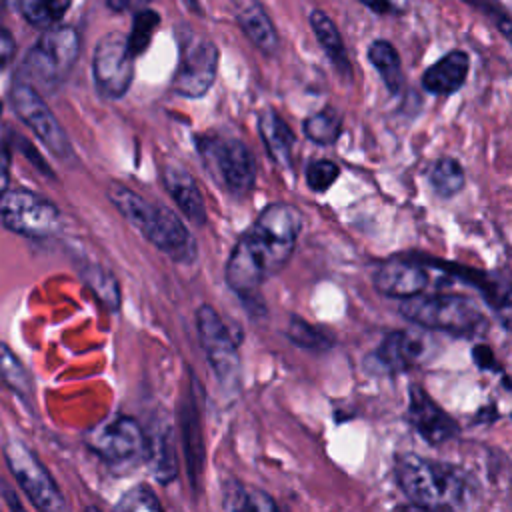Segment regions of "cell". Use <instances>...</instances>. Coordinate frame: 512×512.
Returning <instances> with one entry per match:
<instances>
[{"instance_id": "cell-5", "label": "cell", "mask_w": 512, "mask_h": 512, "mask_svg": "<svg viewBox=\"0 0 512 512\" xmlns=\"http://www.w3.org/2000/svg\"><path fill=\"white\" fill-rule=\"evenodd\" d=\"M176 38L180 56L172 78V90L184 98H200L216 80L220 58L218 46L186 24L178 26Z\"/></svg>"}, {"instance_id": "cell-4", "label": "cell", "mask_w": 512, "mask_h": 512, "mask_svg": "<svg viewBox=\"0 0 512 512\" xmlns=\"http://www.w3.org/2000/svg\"><path fill=\"white\" fill-rule=\"evenodd\" d=\"M398 310L406 320L422 328L454 336H470L486 328L484 312L470 296L464 294H416L402 298Z\"/></svg>"}, {"instance_id": "cell-40", "label": "cell", "mask_w": 512, "mask_h": 512, "mask_svg": "<svg viewBox=\"0 0 512 512\" xmlns=\"http://www.w3.org/2000/svg\"><path fill=\"white\" fill-rule=\"evenodd\" d=\"M2 110H4V104H2V100H0V116H2Z\"/></svg>"}, {"instance_id": "cell-19", "label": "cell", "mask_w": 512, "mask_h": 512, "mask_svg": "<svg viewBox=\"0 0 512 512\" xmlns=\"http://www.w3.org/2000/svg\"><path fill=\"white\" fill-rule=\"evenodd\" d=\"M470 70V58L464 50H452L444 54L438 62L426 68L422 74V86L426 92L436 96H448L458 92Z\"/></svg>"}, {"instance_id": "cell-9", "label": "cell", "mask_w": 512, "mask_h": 512, "mask_svg": "<svg viewBox=\"0 0 512 512\" xmlns=\"http://www.w3.org/2000/svg\"><path fill=\"white\" fill-rule=\"evenodd\" d=\"M196 328L218 384L228 396H236L240 390V358L224 320L210 304H202L196 308Z\"/></svg>"}, {"instance_id": "cell-8", "label": "cell", "mask_w": 512, "mask_h": 512, "mask_svg": "<svg viewBox=\"0 0 512 512\" xmlns=\"http://www.w3.org/2000/svg\"><path fill=\"white\" fill-rule=\"evenodd\" d=\"M2 452L8 470L12 472L14 480L24 490L32 506L46 512H60L66 508V500L58 484L28 444L18 438H8Z\"/></svg>"}, {"instance_id": "cell-21", "label": "cell", "mask_w": 512, "mask_h": 512, "mask_svg": "<svg viewBox=\"0 0 512 512\" xmlns=\"http://www.w3.org/2000/svg\"><path fill=\"white\" fill-rule=\"evenodd\" d=\"M258 132L266 146L270 158L282 166H292V148H294V134L290 126L280 118V114L272 108H266L258 114Z\"/></svg>"}, {"instance_id": "cell-36", "label": "cell", "mask_w": 512, "mask_h": 512, "mask_svg": "<svg viewBox=\"0 0 512 512\" xmlns=\"http://www.w3.org/2000/svg\"><path fill=\"white\" fill-rule=\"evenodd\" d=\"M376 14H402L408 10L410 0H358Z\"/></svg>"}, {"instance_id": "cell-7", "label": "cell", "mask_w": 512, "mask_h": 512, "mask_svg": "<svg viewBox=\"0 0 512 512\" xmlns=\"http://www.w3.org/2000/svg\"><path fill=\"white\" fill-rule=\"evenodd\" d=\"M198 152L204 166L234 196H244L254 188L256 162L242 140L226 136H198Z\"/></svg>"}, {"instance_id": "cell-13", "label": "cell", "mask_w": 512, "mask_h": 512, "mask_svg": "<svg viewBox=\"0 0 512 512\" xmlns=\"http://www.w3.org/2000/svg\"><path fill=\"white\" fill-rule=\"evenodd\" d=\"M10 106L56 158L66 160L72 156L68 134L32 84L16 80L10 88Z\"/></svg>"}, {"instance_id": "cell-22", "label": "cell", "mask_w": 512, "mask_h": 512, "mask_svg": "<svg viewBox=\"0 0 512 512\" xmlns=\"http://www.w3.org/2000/svg\"><path fill=\"white\" fill-rule=\"evenodd\" d=\"M308 22H310V28L318 40V44L322 46V50L326 52V56L330 58L332 66L336 68V72L342 76V78H350L352 76V64H350V58H348V50L344 46V40H342V34L340 30L336 28L334 20L320 8H314L308 16Z\"/></svg>"}, {"instance_id": "cell-37", "label": "cell", "mask_w": 512, "mask_h": 512, "mask_svg": "<svg viewBox=\"0 0 512 512\" xmlns=\"http://www.w3.org/2000/svg\"><path fill=\"white\" fill-rule=\"evenodd\" d=\"M14 54H16V42L12 34L0 26V70L10 64Z\"/></svg>"}, {"instance_id": "cell-34", "label": "cell", "mask_w": 512, "mask_h": 512, "mask_svg": "<svg viewBox=\"0 0 512 512\" xmlns=\"http://www.w3.org/2000/svg\"><path fill=\"white\" fill-rule=\"evenodd\" d=\"M286 334H288V338H290L296 346H300V348L318 350V348H326V346L330 344V342L326 340V336H324L320 330L312 328L310 324H306L304 320H300V318H296V316H292Z\"/></svg>"}, {"instance_id": "cell-31", "label": "cell", "mask_w": 512, "mask_h": 512, "mask_svg": "<svg viewBox=\"0 0 512 512\" xmlns=\"http://www.w3.org/2000/svg\"><path fill=\"white\" fill-rule=\"evenodd\" d=\"M196 410L192 406V410L188 414H184V424H182V434H184V446H186V458H188V466H190V476L194 478V482L200 476L202 470V460H204V448H202V434H200V426H198V418H196Z\"/></svg>"}, {"instance_id": "cell-29", "label": "cell", "mask_w": 512, "mask_h": 512, "mask_svg": "<svg viewBox=\"0 0 512 512\" xmlns=\"http://www.w3.org/2000/svg\"><path fill=\"white\" fill-rule=\"evenodd\" d=\"M72 0H18L20 14L36 28H50L62 20Z\"/></svg>"}, {"instance_id": "cell-3", "label": "cell", "mask_w": 512, "mask_h": 512, "mask_svg": "<svg viewBox=\"0 0 512 512\" xmlns=\"http://www.w3.org/2000/svg\"><path fill=\"white\" fill-rule=\"evenodd\" d=\"M400 490L418 508H462L470 498L466 474L450 464L406 452L396 458Z\"/></svg>"}, {"instance_id": "cell-35", "label": "cell", "mask_w": 512, "mask_h": 512, "mask_svg": "<svg viewBox=\"0 0 512 512\" xmlns=\"http://www.w3.org/2000/svg\"><path fill=\"white\" fill-rule=\"evenodd\" d=\"M462 2L470 4L474 10L488 16L494 22V26L502 32V36L510 38L512 20H510V14H508V10L504 8V4L500 0H462Z\"/></svg>"}, {"instance_id": "cell-25", "label": "cell", "mask_w": 512, "mask_h": 512, "mask_svg": "<svg viewBox=\"0 0 512 512\" xmlns=\"http://www.w3.org/2000/svg\"><path fill=\"white\" fill-rule=\"evenodd\" d=\"M0 378L20 398L24 400L32 398V392H34L32 376L26 370V366L20 362V358L12 352V348L4 342H0Z\"/></svg>"}, {"instance_id": "cell-18", "label": "cell", "mask_w": 512, "mask_h": 512, "mask_svg": "<svg viewBox=\"0 0 512 512\" xmlns=\"http://www.w3.org/2000/svg\"><path fill=\"white\" fill-rule=\"evenodd\" d=\"M234 16L244 36L260 52H264L266 56H274L280 50L278 30L258 0H236Z\"/></svg>"}, {"instance_id": "cell-2", "label": "cell", "mask_w": 512, "mask_h": 512, "mask_svg": "<svg viewBox=\"0 0 512 512\" xmlns=\"http://www.w3.org/2000/svg\"><path fill=\"white\" fill-rule=\"evenodd\" d=\"M106 194L116 210L166 256L182 264L196 258V240L170 208L150 204L120 182H110Z\"/></svg>"}, {"instance_id": "cell-12", "label": "cell", "mask_w": 512, "mask_h": 512, "mask_svg": "<svg viewBox=\"0 0 512 512\" xmlns=\"http://www.w3.org/2000/svg\"><path fill=\"white\" fill-rule=\"evenodd\" d=\"M86 444L108 464H132L144 460L146 434L136 418L114 414L86 432Z\"/></svg>"}, {"instance_id": "cell-14", "label": "cell", "mask_w": 512, "mask_h": 512, "mask_svg": "<svg viewBox=\"0 0 512 512\" xmlns=\"http://www.w3.org/2000/svg\"><path fill=\"white\" fill-rule=\"evenodd\" d=\"M408 422L432 446L456 436L458 424L420 386L410 388Z\"/></svg>"}, {"instance_id": "cell-32", "label": "cell", "mask_w": 512, "mask_h": 512, "mask_svg": "<svg viewBox=\"0 0 512 512\" xmlns=\"http://www.w3.org/2000/svg\"><path fill=\"white\" fill-rule=\"evenodd\" d=\"M116 510H128V512H158L160 500L152 492L150 486L146 484H136L134 488L126 490L120 500L114 506Z\"/></svg>"}, {"instance_id": "cell-27", "label": "cell", "mask_w": 512, "mask_h": 512, "mask_svg": "<svg viewBox=\"0 0 512 512\" xmlns=\"http://www.w3.org/2000/svg\"><path fill=\"white\" fill-rule=\"evenodd\" d=\"M84 284L94 292V296L110 310L120 308V288L112 272L104 270L98 264H86L80 268Z\"/></svg>"}, {"instance_id": "cell-39", "label": "cell", "mask_w": 512, "mask_h": 512, "mask_svg": "<svg viewBox=\"0 0 512 512\" xmlns=\"http://www.w3.org/2000/svg\"><path fill=\"white\" fill-rule=\"evenodd\" d=\"M186 2V6H188V10H192V12H196L198 16H204V10H202V6H200V2L198 0H184Z\"/></svg>"}, {"instance_id": "cell-33", "label": "cell", "mask_w": 512, "mask_h": 512, "mask_svg": "<svg viewBox=\"0 0 512 512\" xmlns=\"http://www.w3.org/2000/svg\"><path fill=\"white\" fill-rule=\"evenodd\" d=\"M338 172H340L338 164L328 160V158L312 160L306 166V184L314 192H326L336 182Z\"/></svg>"}, {"instance_id": "cell-38", "label": "cell", "mask_w": 512, "mask_h": 512, "mask_svg": "<svg viewBox=\"0 0 512 512\" xmlns=\"http://www.w3.org/2000/svg\"><path fill=\"white\" fill-rule=\"evenodd\" d=\"M8 182H10V160H8V154L0 148V196L8 190Z\"/></svg>"}, {"instance_id": "cell-1", "label": "cell", "mask_w": 512, "mask_h": 512, "mask_svg": "<svg viewBox=\"0 0 512 512\" xmlns=\"http://www.w3.org/2000/svg\"><path fill=\"white\" fill-rule=\"evenodd\" d=\"M304 218L286 202L266 206L234 244L224 274L228 286L246 294L282 272L296 248Z\"/></svg>"}, {"instance_id": "cell-11", "label": "cell", "mask_w": 512, "mask_h": 512, "mask_svg": "<svg viewBox=\"0 0 512 512\" xmlns=\"http://www.w3.org/2000/svg\"><path fill=\"white\" fill-rule=\"evenodd\" d=\"M136 56L128 48L126 34H104L92 54V78L98 94L106 100H120L132 86Z\"/></svg>"}, {"instance_id": "cell-24", "label": "cell", "mask_w": 512, "mask_h": 512, "mask_svg": "<svg viewBox=\"0 0 512 512\" xmlns=\"http://www.w3.org/2000/svg\"><path fill=\"white\" fill-rule=\"evenodd\" d=\"M226 510H276V502L258 488H248L238 480H228L222 490Z\"/></svg>"}, {"instance_id": "cell-15", "label": "cell", "mask_w": 512, "mask_h": 512, "mask_svg": "<svg viewBox=\"0 0 512 512\" xmlns=\"http://www.w3.org/2000/svg\"><path fill=\"white\" fill-rule=\"evenodd\" d=\"M430 282L424 266L408 258H390L374 274V286L388 298H410L420 294Z\"/></svg>"}, {"instance_id": "cell-17", "label": "cell", "mask_w": 512, "mask_h": 512, "mask_svg": "<svg viewBox=\"0 0 512 512\" xmlns=\"http://www.w3.org/2000/svg\"><path fill=\"white\" fill-rule=\"evenodd\" d=\"M146 434L144 460L148 462L154 478L162 484H170L178 472L176 460V436L174 426L166 418H158Z\"/></svg>"}, {"instance_id": "cell-28", "label": "cell", "mask_w": 512, "mask_h": 512, "mask_svg": "<svg viewBox=\"0 0 512 512\" xmlns=\"http://www.w3.org/2000/svg\"><path fill=\"white\" fill-rule=\"evenodd\" d=\"M428 180L438 196L450 198V196H456L464 188L466 174H464V168L458 164V160L440 158L432 164Z\"/></svg>"}, {"instance_id": "cell-26", "label": "cell", "mask_w": 512, "mask_h": 512, "mask_svg": "<svg viewBox=\"0 0 512 512\" xmlns=\"http://www.w3.org/2000/svg\"><path fill=\"white\" fill-rule=\"evenodd\" d=\"M302 128H304V134L320 144V146H330L334 144L338 138H340V132H342V114L332 108V106H326L322 108L320 112H314L310 114L304 122H302Z\"/></svg>"}, {"instance_id": "cell-20", "label": "cell", "mask_w": 512, "mask_h": 512, "mask_svg": "<svg viewBox=\"0 0 512 512\" xmlns=\"http://www.w3.org/2000/svg\"><path fill=\"white\" fill-rule=\"evenodd\" d=\"M422 354L424 346L422 340L416 338V334L390 332L388 336L382 338L378 348L372 352L370 360L386 372H398L412 368Z\"/></svg>"}, {"instance_id": "cell-23", "label": "cell", "mask_w": 512, "mask_h": 512, "mask_svg": "<svg viewBox=\"0 0 512 512\" xmlns=\"http://www.w3.org/2000/svg\"><path fill=\"white\" fill-rule=\"evenodd\" d=\"M368 60L380 74L384 86L390 94H398L404 86V74H402V62L392 42L388 40H374L368 46Z\"/></svg>"}, {"instance_id": "cell-6", "label": "cell", "mask_w": 512, "mask_h": 512, "mask_svg": "<svg viewBox=\"0 0 512 512\" xmlns=\"http://www.w3.org/2000/svg\"><path fill=\"white\" fill-rule=\"evenodd\" d=\"M80 54V36L76 28L54 24L30 48L24 70L30 78L44 86L60 84L74 68Z\"/></svg>"}, {"instance_id": "cell-10", "label": "cell", "mask_w": 512, "mask_h": 512, "mask_svg": "<svg viewBox=\"0 0 512 512\" xmlns=\"http://www.w3.org/2000/svg\"><path fill=\"white\" fill-rule=\"evenodd\" d=\"M0 222L26 238H48L60 230L62 216L54 202L32 190H6L0 196Z\"/></svg>"}, {"instance_id": "cell-30", "label": "cell", "mask_w": 512, "mask_h": 512, "mask_svg": "<svg viewBox=\"0 0 512 512\" xmlns=\"http://www.w3.org/2000/svg\"><path fill=\"white\" fill-rule=\"evenodd\" d=\"M160 26V14L152 8H140L134 18H132V30L130 34L126 36L128 40V48L134 56H140L148 46H150V40L156 32V28Z\"/></svg>"}, {"instance_id": "cell-16", "label": "cell", "mask_w": 512, "mask_h": 512, "mask_svg": "<svg viewBox=\"0 0 512 512\" xmlns=\"http://www.w3.org/2000/svg\"><path fill=\"white\" fill-rule=\"evenodd\" d=\"M162 182L172 200L178 204L182 214L196 226L206 224V206L200 188L188 168L178 160H166L160 168Z\"/></svg>"}]
</instances>
